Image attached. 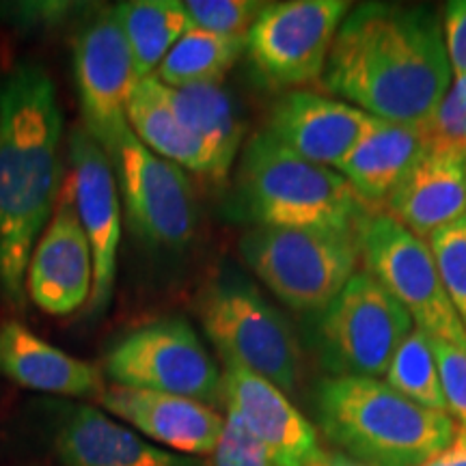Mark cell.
Returning a JSON list of instances; mask_svg holds the SVG:
<instances>
[{
  "mask_svg": "<svg viewBox=\"0 0 466 466\" xmlns=\"http://www.w3.org/2000/svg\"><path fill=\"white\" fill-rule=\"evenodd\" d=\"M451 78L442 25L432 9L363 3L343 17L319 86L378 119L421 126Z\"/></svg>",
  "mask_w": 466,
  "mask_h": 466,
  "instance_id": "6da1fadb",
  "label": "cell"
},
{
  "mask_svg": "<svg viewBox=\"0 0 466 466\" xmlns=\"http://www.w3.org/2000/svg\"><path fill=\"white\" fill-rule=\"evenodd\" d=\"M63 186V113L42 63L0 78V296L25 309L26 268Z\"/></svg>",
  "mask_w": 466,
  "mask_h": 466,
  "instance_id": "7a4b0ae2",
  "label": "cell"
},
{
  "mask_svg": "<svg viewBox=\"0 0 466 466\" xmlns=\"http://www.w3.org/2000/svg\"><path fill=\"white\" fill-rule=\"evenodd\" d=\"M316 415L330 445L365 466H421L458 430L450 412L419 406L378 378H324Z\"/></svg>",
  "mask_w": 466,
  "mask_h": 466,
  "instance_id": "3957f363",
  "label": "cell"
},
{
  "mask_svg": "<svg viewBox=\"0 0 466 466\" xmlns=\"http://www.w3.org/2000/svg\"><path fill=\"white\" fill-rule=\"evenodd\" d=\"M231 212L253 227L360 231L374 217L341 173L291 154L266 130L242 147Z\"/></svg>",
  "mask_w": 466,
  "mask_h": 466,
  "instance_id": "277c9868",
  "label": "cell"
},
{
  "mask_svg": "<svg viewBox=\"0 0 466 466\" xmlns=\"http://www.w3.org/2000/svg\"><path fill=\"white\" fill-rule=\"evenodd\" d=\"M197 313L225 365H236L294 393L302 378V350L291 324L247 279L223 272L197 296Z\"/></svg>",
  "mask_w": 466,
  "mask_h": 466,
  "instance_id": "5b68a950",
  "label": "cell"
},
{
  "mask_svg": "<svg viewBox=\"0 0 466 466\" xmlns=\"http://www.w3.org/2000/svg\"><path fill=\"white\" fill-rule=\"evenodd\" d=\"M363 229L250 227L240 238V255L259 281L294 311H324L357 275Z\"/></svg>",
  "mask_w": 466,
  "mask_h": 466,
  "instance_id": "8992f818",
  "label": "cell"
},
{
  "mask_svg": "<svg viewBox=\"0 0 466 466\" xmlns=\"http://www.w3.org/2000/svg\"><path fill=\"white\" fill-rule=\"evenodd\" d=\"M415 322L370 272H357L318 319V352L333 378H380Z\"/></svg>",
  "mask_w": 466,
  "mask_h": 466,
  "instance_id": "52a82bcc",
  "label": "cell"
},
{
  "mask_svg": "<svg viewBox=\"0 0 466 466\" xmlns=\"http://www.w3.org/2000/svg\"><path fill=\"white\" fill-rule=\"evenodd\" d=\"M102 371L116 387L182 395L209 406L223 401V374L182 318L154 319L121 337L104 357Z\"/></svg>",
  "mask_w": 466,
  "mask_h": 466,
  "instance_id": "ba28073f",
  "label": "cell"
},
{
  "mask_svg": "<svg viewBox=\"0 0 466 466\" xmlns=\"http://www.w3.org/2000/svg\"><path fill=\"white\" fill-rule=\"evenodd\" d=\"M360 248L365 272L406 309L419 330L466 350V329L442 285L428 240L380 212L367 220Z\"/></svg>",
  "mask_w": 466,
  "mask_h": 466,
  "instance_id": "9c48e42d",
  "label": "cell"
},
{
  "mask_svg": "<svg viewBox=\"0 0 466 466\" xmlns=\"http://www.w3.org/2000/svg\"><path fill=\"white\" fill-rule=\"evenodd\" d=\"M350 7L343 0L266 5L247 31V55L261 83L281 91L319 83Z\"/></svg>",
  "mask_w": 466,
  "mask_h": 466,
  "instance_id": "30bf717a",
  "label": "cell"
},
{
  "mask_svg": "<svg viewBox=\"0 0 466 466\" xmlns=\"http://www.w3.org/2000/svg\"><path fill=\"white\" fill-rule=\"evenodd\" d=\"M132 236L154 248H184L197 231V199L182 167L173 165L127 130L110 156Z\"/></svg>",
  "mask_w": 466,
  "mask_h": 466,
  "instance_id": "8fae6325",
  "label": "cell"
},
{
  "mask_svg": "<svg viewBox=\"0 0 466 466\" xmlns=\"http://www.w3.org/2000/svg\"><path fill=\"white\" fill-rule=\"evenodd\" d=\"M76 93L85 130L113 156L127 126V102L138 85L137 69L113 9L96 11L72 44Z\"/></svg>",
  "mask_w": 466,
  "mask_h": 466,
  "instance_id": "7c38bea8",
  "label": "cell"
},
{
  "mask_svg": "<svg viewBox=\"0 0 466 466\" xmlns=\"http://www.w3.org/2000/svg\"><path fill=\"white\" fill-rule=\"evenodd\" d=\"M69 182L76 214L93 253V291L86 318L106 311L116 277V255L121 242V197L113 160L85 127L69 134Z\"/></svg>",
  "mask_w": 466,
  "mask_h": 466,
  "instance_id": "4fadbf2b",
  "label": "cell"
},
{
  "mask_svg": "<svg viewBox=\"0 0 466 466\" xmlns=\"http://www.w3.org/2000/svg\"><path fill=\"white\" fill-rule=\"evenodd\" d=\"M93 291V253L76 214L72 182L61 192L26 268V299L48 316H69L89 305Z\"/></svg>",
  "mask_w": 466,
  "mask_h": 466,
  "instance_id": "5bb4252c",
  "label": "cell"
},
{
  "mask_svg": "<svg viewBox=\"0 0 466 466\" xmlns=\"http://www.w3.org/2000/svg\"><path fill=\"white\" fill-rule=\"evenodd\" d=\"M370 115L318 91H285L272 104L266 132L313 165L337 168L357 145Z\"/></svg>",
  "mask_w": 466,
  "mask_h": 466,
  "instance_id": "9a60e30c",
  "label": "cell"
},
{
  "mask_svg": "<svg viewBox=\"0 0 466 466\" xmlns=\"http://www.w3.org/2000/svg\"><path fill=\"white\" fill-rule=\"evenodd\" d=\"M223 401L266 447L277 466H309L322 456L313 423L281 389L236 365H225Z\"/></svg>",
  "mask_w": 466,
  "mask_h": 466,
  "instance_id": "2e32d148",
  "label": "cell"
},
{
  "mask_svg": "<svg viewBox=\"0 0 466 466\" xmlns=\"http://www.w3.org/2000/svg\"><path fill=\"white\" fill-rule=\"evenodd\" d=\"M104 410L132 425L134 432L179 456H209L223 434L225 417L203 401L110 384Z\"/></svg>",
  "mask_w": 466,
  "mask_h": 466,
  "instance_id": "e0dca14e",
  "label": "cell"
},
{
  "mask_svg": "<svg viewBox=\"0 0 466 466\" xmlns=\"http://www.w3.org/2000/svg\"><path fill=\"white\" fill-rule=\"evenodd\" d=\"M61 466H203L190 456L162 450L97 408H67L52 432Z\"/></svg>",
  "mask_w": 466,
  "mask_h": 466,
  "instance_id": "ac0fdd59",
  "label": "cell"
},
{
  "mask_svg": "<svg viewBox=\"0 0 466 466\" xmlns=\"http://www.w3.org/2000/svg\"><path fill=\"white\" fill-rule=\"evenodd\" d=\"M382 214L428 240L466 214V149L430 147L404 175Z\"/></svg>",
  "mask_w": 466,
  "mask_h": 466,
  "instance_id": "d6986e66",
  "label": "cell"
},
{
  "mask_svg": "<svg viewBox=\"0 0 466 466\" xmlns=\"http://www.w3.org/2000/svg\"><path fill=\"white\" fill-rule=\"evenodd\" d=\"M0 374L17 387L61 398L100 401L106 391L100 367L44 341L17 319L0 324Z\"/></svg>",
  "mask_w": 466,
  "mask_h": 466,
  "instance_id": "ffe728a7",
  "label": "cell"
},
{
  "mask_svg": "<svg viewBox=\"0 0 466 466\" xmlns=\"http://www.w3.org/2000/svg\"><path fill=\"white\" fill-rule=\"evenodd\" d=\"M428 149L421 126L393 124L370 115L357 145L335 171L371 212L380 214L395 186Z\"/></svg>",
  "mask_w": 466,
  "mask_h": 466,
  "instance_id": "44dd1931",
  "label": "cell"
},
{
  "mask_svg": "<svg viewBox=\"0 0 466 466\" xmlns=\"http://www.w3.org/2000/svg\"><path fill=\"white\" fill-rule=\"evenodd\" d=\"M175 115L208 151L212 177L223 184L242 149L244 121L236 97L223 85H197L184 89L168 86Z\"/></svg>",
  "mask_w": 466,
  "mask_h": 466,
  "instance_id": "7402d4cb",
  "label": "cell"
},
{
  "mask_svg": "<svg viewBox=\"0 0 466 466\" xmlns=\"http://www.w3.org/2000/svg\"><path fill=\"white\" fill-rule=\"evenodd\" d=\"M127 126L156 156L182 167L184 171L188 168L206 179L212 177L208 151L175 115L168 100V86L156 76H147L134 86L127 102Z\"/></svg>",
  "mask_w": 466,
  "mask_h": 466,
  "instance_id": "603a6c76",
  "label": "cell"
},
{
  "mask_svg": "<svg viewBox=\"0 0 466 466\" xmlns=\"http://www.w3.org/2000/svg\"><path fill=\"white\" fill-rule=\"evenodd\" d=\"M113 15L130 48L138 80L154 76L168 50L190 28L179 0H127L115 5Z\"/></svg>",
  "mask_w": 466,
  "mask_h": 466,
  "instance_id": "cb8c5ba5",
  "label": "cell"
},
{
  "mask_svg": "<svg viewBox=\"0 0 466 466\" xmlns=\"http://www.w3.org/2000/svg\"><path fill=\"white\" fill-rule=\"evenodd\" d=\"M247 52V35H214L188 28L156 69V78L171 89L223 85V78Z\"/></svg>",
  "mask_w": 466,
  "mask_h": 466,
  "instance_id": "d4e9b609",
  "label": "cell"
},
{
  "mask_svg": "<svg viewBox=\"0 0 466 466\" xmlns=\"http://www.w3.org/2000/svg\"><path fill=\"white\" fill-rule=\"evenodd\" d=\"M384 382L419 406L447 412V400L442 391L432 339L417 326L393 354L387 374H384Z\"/></svg>",
  "mask_w": 466,
  "mask_h": 466,
  "instance_id": "484cf974",
  "label": "cell"
},
{
  "mask_svg": "<svg viewBox=\"0 0 466 466\" xmlns=\"http://www.w3.org/2000/svg\"><path fill=\"white\" fill-rule=\"evenodd\" d=\"M442 285L466 329V214L428 238Z\"/></svg>",
  "mask_w": 466,
  "mask_h": 466,
  "instance_id": "4316f807",
  "label": "cell"
},
{
  "mask_svg": "<svg viewBox=\"0 0 466 466\" xmlns=\"http://www.w3.org/2000/svg\"><path fill=\"white\" fill-rule=\"evenodd\" d=\"M264 7L255 0H184L190 28L214 35H247Z\"/></svg>",
  "mask_w": 466,
  "mask_h": 466,
  "instance_id": "83f0119b",
  "label": "cell"
},
{
  "mask_svg": "<svg viewBox=\"0 0 466 466\" xmlns=\"http://www.w3.org/2000/svg\"><path fill=\"white\" fill-rule=\"evenodd\" d=\"M430 147L466 149V74L453 76L450 89L421 124Z\"/></svg>",
  "mask_w": 466,
  "mask_h": 466,
  "instance_id": "f1b7e54d",
  "label": "cell"
},
{
  "mask_svg": "<svg viewBox=\"0 0 466 466\" xmlns=\"http://www.w3.org/2000/svg\"><path fill=\"white\" fill-rule=\"evenodd\" d=\"M203 466H277L261 442L248 432L240 417L227 410L223 434Z\"/></svg>",
  "mask_w": 466,
  "mask_h": 466,
  "instance_id": "f546056e",
  "label": "cell"
},
{
  "mask_svg": "<svg viewBox=\"0 0 466 466\" xmlns=\"http://www.w3.org/2000/svg\"><path fill=\"white\" fill-rule=\"evenodd\" d=\"M432 348L439 363L447 410L451 412V419H458L460 428L466 430V350L441 339H432Z\"/></svg>",
  "mask_w": 466,
  "mask_h": 466,
  "instance_id": "4dcf8cb0",
  "label": "cell"
},
{
  "mask_svg": "<svg viewBox=\"0 0 466 466\" xmlns=\"http://www.w3.org/2000/svg\"><path fill=\"white\" fill-rule=\"evenodd\" d=\"M442 37L450 58L451 74H466V0H453L445 5V20H442Z\"/></svg>",
  "mask_w": 466,
  "mask_h": 466,
  "instance_id": "1f68e13d",
  "label": "cell"
},
{
  "mask_svg": "<svg viewBox=\"0 0 466 466\" xmlns=\"http://www.w3.org/2000/svg\"><path fill=\"white\" fill-rule=\"evenodd\" d=\"M11 22L26 28H52L61 25L69 15L83 9V5L74 3H15L9 5Z\"/></svg>",
  "mask_w": 466,
  "mask_h": 466,
  "instance_id": "d6a6232c",
  "label": "cell"
},
{
  "mask_svg": "<svg viewBox=\"0 0 466 466\" xmlns=\"http://www.w3.org/2000/svg\"><path fill=\"white\" fill-rule=\"evenodd\" d=\"M421 466H466V430L458 428L450 445Z\"/></svg>",
  "mask_w": 466,
  "mask_h": 466,
  "instance_id": "836d02e7",
  "label": "cell"
},
{
  "mask_svg": "<svg viewBox=\"0 0 466 466\" xmlns=\"http://www.w3.org/2000/svg\"><path fill=\"white\" fill-rule=\"evenodd\" d=\"M309 466H365L357 462L354 458L346 456L341 451H322V456H318Z\"/></svg>",
  "mask_w": 466,
  "mask_h": 466,
  "instance_id": "e575fe53",
  "label": "cell"
}]
</instances>
